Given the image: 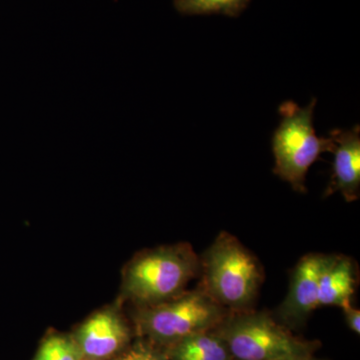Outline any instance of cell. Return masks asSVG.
I'll return each instance as SVG.
<instances>
[{"instance_id": "5b68a950", "label": "cell", "mask_w": 360, "mask_h": 360, "mask_svg": "<svg viewBox=\"0 0 360 360\" xmlns=\"http://www.w3.org/2000/svg\"><path fill=\"white\" fill-rule=\"evenodd\" d=\"M316 98L305 108L285 101L279 108L281 122L272 137L276 165L274 172L295 191L307 193L305 179L310 167L322 153L333 150L331 137L317 136L314 127Z\"/></svg>"}, {"instance_id": "6da1fadb", "label": "cell", "mask_w": 360, "mask_h": 360, "mask_svg": "<svg viewBox=\"0 0 360 360\" xmlns=\"http://www.w3.org/2000/svg\"><path fill=\"white\" fill-rule=\"evenodd\" d=\"M200 274V258L188 243L139 253L123 272L122 296L135 307L167 302L186 292Z\"/></svg>"}, {"instance_id": "2e32d148", "label": "cell", "mask_w": 360, "mask_h": 360, "mask_svg": "<svg viewBox=\"0 0 360 360\" xmlns=\"http://www.w3.org/2000/svg\"><path fill=\"white\" fill-rule=\"evenodd\" d=\"M84 360H86V359H84Z\"/></svg>"}, {"instance_id": "4fadbf2b", "label": "cell", "mask_w": 360, "mask_h": 360, "mask_svg": "<svg viewBox=\"0 0 360 360\" xmlns=\"http://www.w3.org/2000/svg\"><path fill=\"white\" fill-rule=\"evenodd\" d=\"M112 360H168L167 350L142 338L132 341L129 347Z\"/></svg>"}, {"instance_id": "8fae6325", "label": "cell", "mask_w": 360, "mask_h": 360, "mask_svg": "<svg viewBox=\"0 0 360 360\" xmlns=\"http://www.w3.org/2000/svg\"><path fill=\"white\" fill-rule=\"evenodd\" d=\"M33 360H84L72 335L49 333L40 343Z\"/></svg>"}, {"instance_id": "7c38bea8", "label": "cell", "mask_w": 360, "mask_h": 360, "mask_svg": "<svg viewBox=\"0 0 360 360\" xmlns=\"http://www.w3.org/2000/svg\"><path fill=\"white\" fill-rule=\"evenodd\" d=\"M248 0H174L175 7L184 14L225 13L234 15Z\"/></svg>"}, {"instance_id": "277c9868", "label": "cell", "mask_w": 360, "mask_h": 360, "mask_svg": "<svg viewBox=\"0 0 360 360\" xmlns=\"http://www.w3.org/2000/svg\"><path fill=\"white\" fill-rule=\"evenodd\" d=\"M234 360H295L314 355L315 341L300 340L267 312L229 314L215 329Z\"/></svg>"}, {"instance_id": "8992f818", "label": "cell", "mask_w": 360, "mask_h": 360, "mask_svg": "<svg viewBox=\"0 0 360 360\" xmlns=\"http://www.w3.org/2000/svg\"><path fill=\"white\" fill-rule=\"evenodd\" d=\"M86 360H112L129 347L134 330L117 307L90 315L71 333Z\"/></svg>"}, {"instance_id": "7a4b0ae2", "label": "cell", "mask_w": 360, "mask_h": 360, "mask_svg": "<svg viewBox=\"0 0 360 360\" xmlns=\"http://www.w3.org/2000/svg\"><path fill=\"white\" fill-rule=\"evenodd\" d=\"M200 288L231 314L252 309L264 269L236 236L219 234L200 259Z\"/></svg>"}, {"instance_id": "ba28073f", "label": "cell", "mask_w": 360, "mask_h": 360, "mask_svg": "<svg viewBox=\"0 0 360 360\" xmlns=\"http://www.w3.org/2000/svg\"><path fill=\"white\" fill-rule=\"evenodd\" d=\"M329 136L333 141V172L324 198L335 193L342 194L347 202L359 200L360 193V129H333Z\"/></svg>"}, {"instance_id": "52a82bcc", "label": "cell", "mask_w": 360, "mask_h": 360, "mask_svg": "<svg viewBox=\"0 0 360 360\" xmlns=\"http://www.w3.org/2000/svg\"><path fill=\"white\" fill-rule=\"evenodd\" d=\"M333 255L310 253L300 260L291 276L290 290L276 310V319L288 329L300 328L319 307L322 270Z\"/></svg>"}, {"instance_id": "3957f363", "label": "cell", "mask_w": 360, "mask_h": 360, "mask_svg": "<svg viewBox=\"0 0 360 360\" xmlns=\"http://www.w3.org/2000/svg\"><path fill=\"white\" fill-rule=\"evenodd\" d=\"M229 314L198 286L167 302L135 307L134 335L167 350L188 336L214 330Z\"/></svg>"}, {"instance_id": "9a60e30c", "label": "cell", "mask_w": 360, "mask_h": 360, "mask_svg": "<svg viewBox=\"0 0 360 360\" xmlns=\"http://www.w3.org/2000/svg\"><path fill=\"white\" fill-rule=\"evenodd\" d=\"M295 360H321V359H315V357H314V355H309V356L302 357V359H295Z\"/></svg>"}, {"instance_id": "9c48e42d", "label": "cell", "mask_w": 360, "mask_h": 360, "mask_svg": "<svg viewBox=\"0 0 360 360\" xmlns=\"http://www.w3.org/2000/svg\"><path fill=\"white\" fill-rule=\"evenodd\" d=\"M356 281V265L352 258L333 255L319 278V307H343L352 303Z\"/></svg>"}, {"instance_id": "5bb4252c", "label": "cell", "mask_w": 360, "mask_h": 360, "mask_svg": "<svg viewBox=\"0 0 360 360\" xmlns=\"http://www.w3.org/2000/svg\"><path fill=\"white\" fill-rule=\"evenodd\" d=\"M345 314V322H347L348 328L354 331L356 335L360 333V310L352 307V303L341 307Z\"/></svg>"}, {"instance_id": "30bf717a", "label": "cell", "mask_w": 360, "mask_h": 360, "mask_svg": "<svg viewBox=\"0 0 360 360\" xmlns=\"http://www.w3.org/2000/svg\"><path fill=\"white\" fill-rule=\"evenodd\" d=\"M168 360H234L214 330L196 333L167 349Z\"/></svg>"}]
</instances>
